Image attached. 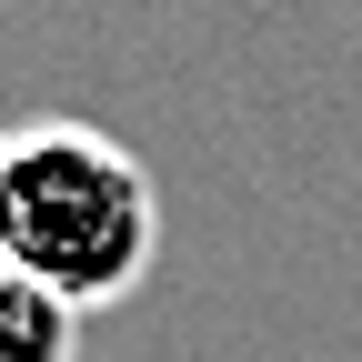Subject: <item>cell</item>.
<instances>
[{
    "label": "cell",
    "instance_id": "obj_2",
    "mask_svg": "<svg viewBox=\"0 0 362 362\" xmlns=\"http://www.w3.org/2000/svg\"><path fill=\"white\" fill-rule=\"evenodd\" d=\"M71 352H81V312L40 292L21 262H0V362H71Z\"/></svg>",
    "mask_w": 362,
    "mask_h": 362
},
{
    "label": "cell",
    "instance_id": "obj_1",
    "mask_svg": "<svg viewBox=\"0 0 362 362\" xmlns=\"http://www.w3.org/2000/svg\"><path fill=\"white\" fill-rule=\"evenodd\" d=\"M161 252V192L131 141L90 121H21L0 131V262H21L71 312L141 292Z\"/></svg>",
    "mask_w": 362,
    "mask_h": 362
}]
</instances>
